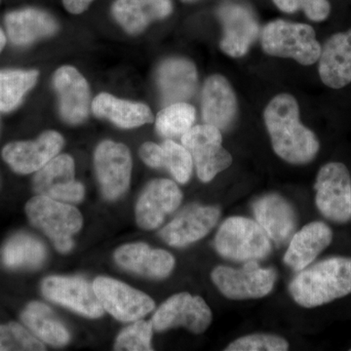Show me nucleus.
<instances>
[{"mask_svg": "<svg viewBox=\"0 0 351 351\" xmlns=\"http://www.w3.org/2000/svg\"><path fill=\"white\" fill-rule=\"evenodd\" d=\"M265 122L272 147L286 162L302 165L313 161L319 152V141L302 125L299 105L292 95L280 94L269 101Z\"/></svg>", "mask_w": 351, "mask_h": 351, "instance_id": "1", "label": "nucleus"}, {"mask_svg": "<svg viewBox=\"0 0 351 351\" xmlns=\"http://www.w3.org/2000/svg\"><path fill=\"white\" fill-rule=\"evenodd\" d=\"M218 15L223 29L219 47L228 56H244L258 36L257 18L248 7L237 3L221 6Z\"/></svg>", "mask_w": 351, "mask_h": 351, "instance_id": "16", "label": "nucleus"}, {"mask_svg": "<svg viewBox=\"0 0 351 351\" xmlns=\"http://www.w3.org/2000/svg\"><path fill=\"white\" fill-rule=\"evenodd\" d=\"M43 341L18 323L0 325V351H43Z\"/></svg>", "mask_w": 351, "mask_h": 351, "instance_id": "33", "label": "nucleus"}, {"mask_svg": "<svg viewBox=\"0 0 351 351\" xmlns=\"http://www.w3.org/2000/svg\"><path fill=\"white\" fill-rule=\"evenodd\" d=\"M140 156L152 168H165L180 184H186L193 174V161L188 149L174 141L166 140L161 145L145 143Z\"/></svg>", "mask_w": 351, "mask_h": 351, "instance_id": "27", "label": "nucleus"}, {"mask_svg": "<svg viewBox=\"0 0 351 351\" xmlns=\"http://www.w3.org/2000/svg\"><path fill=\"white\" fill-rule=\"evenodd\" d=\"M44 297L89 318H99L105 309L88 281L76 276H49L41 284Z\"/></svg>", "mask_w": 351, "mask_h": 351, "instance_id": "13", "label": "nucleus"}, {"mask_svg": "<svg viewBox=\"0 0 351 351\" xmlns=\"http://www.w3.org/2000/svg\"><path fill=\"white\" fill-rule=\"evenodd\" d=\"M21 319L25 326L43 343L54 346L68 345L71 339L68 329L52 309L43 302H32L27 304Z\"/></svg>", "mask_w": 351, "mask_h": 351, "instance_id": "29", "label": "nucleus"}, {"mask_svg": "<svg viewBox=\"0 0 351 351\" xmlns=\"http://www.w3.org/2000/svg\"><path fill=\"white\" fill-rule=\"evenodd\" d=\"M75 165L69 154H58L36 172L32 188L36 195L46 196L64 203L80 202L85 189L75 181Z\"/></svg>", "mask_w": 351, "mask_h": 351, "instance_id": "12", "label": "nucleus"}, {"mask_svg": "<svg viewBox=\"0 0 351 351\" xmlns=\"http://www.w3.org/2000/svg\"><path fill=\"white\" fill-rule=\"evenodd\" d=\"M25 214L32 225L49 237L60 253L66 254L73 247V235L83 225L80 210L69 203L36 195L25 204Z\"/></svg>", "mask_w": 351, "mask_h": 351, "instance_id": "3", "label": "nucleus"}, {"mask_svg": "<svg viewBox=\"0 0 351 351\" xmlns=\"http://www.w3.org/2000/svg\"><path fill=\"white\" fill-rule=\"evenodd\" d=\"M350 350H351V348H350Z\"/></svg>", "mask_w": 351, "mask_h": 351, "instance_id": "40", "label": "nucleus"}, {"mask_svg": "<svg viewBox=\"0 0 351 351\" xmlns=\"http://www.w3.org/2000/svg\"><path fill=\"white\" fill-rule=\"evenodd\" d=\"M321 80L326 86L341 89L351 82V29L334 34L321 50Z\"/></svg>", "mask_w": 351, "mask_h": 351, "instance_id": "23", "label": "nucleus"}, {"mask_svg": "<svg viewBox=\"0 0 351 351\" xmlns=\"http://www.w3.org/2000/svg\"><path fill=\"white\" fill-rule=\"evenodd\" d=\"M182 145L191 154L201 182H211L232 165V154L223 147L221 130L216 127L209 124L191 127L182 136Z\"/></svg>", "mask_w": 351, "mask_h": 351, "instance_id": "7", "label": "nucleus"}, {"mask_svg": "<svg viewBox=\"0 0 351 351\" xmlns=\"http://www.w3.org/2000/svg\"><path fill=\"white\" fill-rule=\"evenodd\" d=\"M289 343L282 337L272 334L247 335L226 346V351H286Z\"/></svg>", "mask_w": 351, "mask_h": 351, "instance_id": "35", "label": "nucleus"}, {"mask_svg": "<svg viewBox=\"0 0 351 351\" xmlns=\"http://www.w3.org/2000/svg\"><path fill=\"white\" fill-rule=\"evenodd\" d=\"M36 69H1L0 71V112H10L24 100L38 82Z\"/></svg>", "mask_w": 351, "mask_h": 351, "instance_id": "31", "label": "nucleus"}, {"mask_svg": "<svg viewBox=\"0 0 351 351\" xmlns=\"http://www.w3.org/2000/svg\"><path fill=\"white\" fill-rule=\"evenodd\" d=\"M93 0H63L64 8L71 14H82L87 10Z\"/></svg>", "mask_w": 351, "mask_h": 351, "instance_id": "37", "label": "nucleus"}, {"mask_svg": "<svg viewBox=\"0 0 351 351\" xmlns=\"http://www.w3.org/2000/svg\"><path fill=\"white\" fill-rule=\"evenodd\" d=\"M263 49L271 56L290 58L304 66L319 60L321 48L311 25L276 20L262 32Z\"/></svg>", "mask_w": 351, "mask_h": 351, "instance_id": "5", "label": "nucleus"}, {"mask_svg": "<svg viewBox=\"0 0 351 351\" xmlns=\"http://www.w3.org/2000/svg\"><path fill=\"white\" fill-rule=\"evenodd\" d=\"M92 112L122 129L137 128L154 121L151 108L145 104L121 100L108 93L99 94L94 99Z\"/></svg>", "mask_w": 351, "mask_h": 351, "instance_id": "28", "label": "nucleus"}, {"mask_svg": "<svg viewBox=\"0 0 351 351\" xmlns=\"http://www.w3.org/2000/svg\"><path fill=\"white\" fill-rule=\"evenodd\" d=\"M46 258L40 240L29 233L20 232L7 240L1 250L2 262L9 269H38Z\"/></svg>", "mask_w": 351, "mask_h": 351, "instance_id": "30", "label": "nucleus"}, {"mask_svg": "<svg viewBox=\"0 0 351 351\" xmlns=\"http://www.w3.org/2000/svg\"><path fill=\"white\" fill-rule=\"evenodd\" d=\"M154 326L152 321L136 320L134 324L125 328L115 341L117 351H151Z\"/></svg>", "mask_w": 351, "mask_h": 351, "instance_id": "34", "label": "nucleus"}, {"mask_svg": "<svg viewBox=\"0 0 351 351\" xmlns=\"http://www.w3.org/2000/svg\"><path fill=\"white\" fill-rule=\"evenodd\" d=\"M94 165L106 199L115 200L126 193L130 184L133 161L125 145L104 141L95 152Z\"/></svg>", "mask_w": 351, "mask_h": 351, "instance_id": "10", "label": "nucleus"}, {"mask_svg": "<svg viewBox=\"0 0 351 351\" xmlns=\"http://www.w3.org/2000/svg\"><path fill=\"white\" fill-rule=\"evenodd\" d=\"M182 193L174 182L168 179L154 180L147 184L136 205V221L143 230H156L162 225L168 215L181 205Z\"/></svg>", "mask_w": 351, "mask_h": 351, "instance_id": "15", "label": "nucleus"}, {"mask_svg": "<svg viewBox=\"0 0 351 351\" xmlns=\"http://www.w3.org/2000/svg\"><path fill=\"white\" fill-rule=\"evenodd\" d=\"M274 4L285 13L304 11L308 19L314 22L326 20L331 5L328 0H274Z\"/></svg>", "mask_w": 351, "mask_h": 351, "instance_id": "36", "label": "nucleus"}, {"mask_svg": "<svg viewBox=\"0 0 351 351\" xmlns=\"http://www.w3.org/2000/svg\"><path fill=\"white\" fill-rule=\"evenodd\" d=\"M7 34L14 45L27 46L56 34L57 21L45 11L25 8L9 12L4 18Z\"/></svg>", "mask_w": 351, "mask_h": 351, "instance_id": "24", "label": "nucleus"}, {"mask_svg": "<svg viewBox=\"0 0 351 351\" xmlns=\"http://www.w3.org/2000/svg\"><path fill=\"white\" fill-rule=\"evenodd\" d=\"M195 108L186 101L168 105L157 114L156 129L161 137H182L193 126Z\"/></svg>", "mask_w": 351, "mask_h": 351, "instance_id": "32", "label": "nucleus"}, {"mask_svg": "<svg viewBox=\"0 0 351 351\" xmlns=\"http://www.w3.org/2000/svg\"><path fill=\"white\" fill-rule=\"evenodd\" d=\"M63 147L64 138L61 134L46 131L36 140L6 145L2 149V158L17 174H32L57 156Z\"/></svg>", "mask_w": 351, "mask_h": 351, "instance_id": "14", "label": "nucleus"}, {"mask_svg": "<svg viewBox=\"0 0 351 351\" xmlns=\"http://www.w3.org/2000/svg\"><path fill=\"white\" fill-rule=\"evenodd\" d=\"M218 206L193 204L182 210L159 232L161 239L173 247H184L206 237L218 223Z\"/></svg>", "mask_w": 351, "mask_h": 351, "instance_id": "17", "label": "nucleus"}, {"mask_svg": "<svg viewBox=\"0 0 351 351\" xmlns=\"http://www.w3.org/2000/svg\"><path fill=\"white\" fill-rule=\"evenodd\" d=\"M182 1L191 2V1H193V0H182Z\"/></svg>", "mask_w": 351, "mask_h": 351, "instance_id": "39", "label": "nucleus"}, {"mask_svg": "<svg viewBox=\"0 0 351 351\" xmlns=\"http://www.w3.org/2000/svg\"><path fill=\"white\" fill-rule=\"evenodd\" d=\"M212 320L213 313L204 299L184 292L166 300L154 313L152 323L156 332L184 327L193 334H202Z\"/></svg>", "mask_w": 351, "mask_h": 351, "instance_id": "9", "label": "nucleus"}, {"mask_svg": "<svg viewBox=\"0 0 351 351\" xmlns=\"http://www.w3.org/2000/svg\"><path fill=\"white\" fill-rule=\"evenodd\" d=\"M93 288L104 309L122 322L141 319L156 307L149 295L110 277H97Z\"/></svg>", "mask_w": 351, "mask_h": 351, "instance_id": "11", "label": "nucleus"}, {"mask_svg": "<svg viewBox=\"0 0 351 351\" xmlns=\"http://www.w3.org/2000/svg\"><path fill=\"white\" fill-rule=\"evenodd\" d=\"M314 189L315 203L325 218L346 223L351 219L350 175L345 164L330 162L321 167Z\"/></svg>", "mask_w": 351, "mask_h": 351, "instance_id": "8", "label": "nucleus"}, {"mask_svg": "<svg viewBox=\"0 0 351 351\" xmlns=\"http://www.w3.org/2000/svg\"><path fill=\"white\" fill-rule=\"evenodd\" d=\"M114 258L122 269L152 279L166 278L175 267V258L169 252L145 243L123 245L115 251Z\"/></svg>", "mask_w": 351, "mask_h": 351, "instance_id": "21", "label": "nucleus"}, {"mask_svg": "<svg viewBox=\"0 0 351 351\" xmlns=\"http://www.w3.org/2000/svg\"><path fill=\"white\" fill-rule=\"evenodd\" d=\"M219 256L237 262L263 260L271 252V241L262 226L244 217H230L219 226L215 237Z\"/></svg>", "mask_w": 351, "mask_h": 351, "instance_id": "4", "label": "nucleus"}, {"mask_svg": "<svg viewBox=\"0 0 351 351\" xmlns=\"http://www.w3.org/2000/svg\"><path fill=\"white\" fill-rule=\"evenodd\" d=\"M299 306L313 308L351 294V258L334 257L301 270L289 286Z\"/></svg>", "mask_w": 351, "mask_h": 351, "instance_id": "2", "label": "nucleus"}, {"mask_svg": "<svg viewBox=\"0 0 351 351\" xmlns=\"http://www.w3.org/2000/svg\"><path fill=\"white\" fill-rule=\"evenodd\" d=\"M201 112L205 124L221 131L232 127L237 113V101L232 85L223 76H210L201 96Z\"/></svg>", "mask_w": 351, "mask_h": 351, "instance_id": "20", "label": "nucleus"}, {"mask_svg": "<svg viewBox=\"0 0 351 351\" xmlns=\"http://www.w3.org/2000/svg\"><path fill=\"white\" fill-rule=\"evenodd\" d=\"M332 240L331 228L323 221L307 223L289 242L284 263L295 271L306 269Z\"/></svg>", "mask_w": 351, "mask_h": 351, "instance_id": "22", "label": "nucleus"}, {"mask_svg": "<svg viewBox=\"0 0 351 351\" xmlns=\"http://www.w3.org/2000/svg\"><path fill=\"white\" fill-rule=\"evenodd\" d=\"M156 80L164 103H181L189 100L195 93L197 71L189 60L173 58L159 66Z\"/></svg>", "mask_w": 351, "mask_h": 351, "instance_id": "25", "label": "nucleus"}, {"mask_svg": "<svg viewBox=\"0 0 351 351\" xmlns=\"http://www.w3.org/2000/svg\"><path fill=\"white\" fill-rule=\"evenodd\" d=\"M53 86L64 121L73 125L84 122L89 114L90 88L82 73L73 66H62L53 76Z\"/></svg>", "mask_w": 351, "mask_h": 351, "instance_id": "18", "label": "nucleus"}, {"mask_svg": "<svg viewBox=\"0 0 351 351\" xmlns=\"http://www.w3.org/2000/svg\"><path fill=\"white\" fill-rule=\"evenodd\" d=\"M6 44V36L5 34H4L3 31H2L1 27H0V52H1L2 49H3L4 46Z\"/></svg>", "mask_w": 351, "mask_h": 351, "instance_id": "38", "label": "nucleus"}, {"mask_svg": "<svg viewBox=\"0 0 351 351\" xmlns=\"http://www.w3.org/2000/svg\"><path fill=\"white\" fill-rule=\"evenodd\" d=\"M171 0H117L112 15L128 34H138L154 21L172 13Z\"/></svg>", "mask_w": 351, "mask_h": 351, "instance_id": "26", "label": "nucleus"}, {"mask_svg": "<svg viewBox=\"0 0 351 351\" xmlns=\"http://www.w3.org/2000/svg\"><path fill=\"white\" fill-rule=\"evenodd\" d=\"M253 212L271 241L280 247L288 244L294 237L298 217L294 207L282 196L269 193L253 202Z\"/></svg>", "mask_w": 351, "mask_h": 351, "instance_id": "19", "label": "nucleus"}, {"mask_svg": "<svg viewBox=\"0 0 351 351\" xmlns=\"http://www.w3.org/2000/svg\"><path fill=\"white\" fill-rule=\"evenodd\" d=\"M276 271L263 267L256 261L247 262L241 269L226 265L215 267L211 279L216 287L228 299H261L270 294L276 281Z\"/></svg>", "mask_w": 351, "mask_h": 351, "instance_id": "6", "label": "nucleus"}]
</instances>
